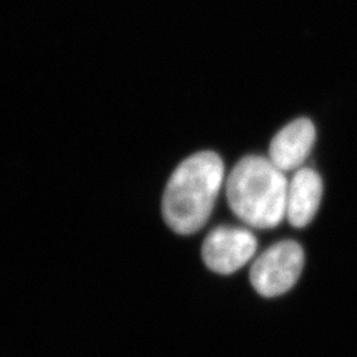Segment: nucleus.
I'll return each instance as SVG.
<instances>
[{"instance_id":"obj_2","label":"nucleus","mask_w":357,"mask_h":357,"mask_svg":"<svg viewBox=\"0 0 357 357\" xmlns=\"http://www.w3.org/2000/svg\"><path fill=\"white\" fill-rule=\"evenodd\" d=\"M289 180L268 158L245 156L230 171L225 191L231 212L255 229H273L286 217Z\"/></svg>"},{"instance_id":"obj_6","label":"nucleus","mask_w":357,"mask_h":357,"mask_svg":"<svg viewBox=\"0 0 357 357\" xmlns=\"http://www.w3.org/2000/svg\"><path fill=\"white\" fill-rule=\"evenodd\" d=\"M323 196V180L311 168H299L289 181L286 218L294 228H305L317 215Z\"/></svg>"},{"instance_id":"obj_5","label":"nucleus","mask_w":357,"mask_h":357,"mask_svg":"<svg viewBox=\"0 0 357 357\" xmlns=\"http://www.w3.org/2000/svg\"><path fill=\"white\" fill-rule=\"evenodd\" d=\"M315 139L314 123L308 118H298L280 130L270 142L268 159L282 172L299 169L312 151Z\"/></svg>"},{"instance_id":"obj_4","label":"nucleus","mask_w":357,"mask_h":357,"mask_svg":"<svg viewBox=\"0 0 357 357\" xmlns=\"http://www.w3.org/2000/svg\"><path fill=\"white\" fill-rule=\"evenodd\" d=\"M258 241L250 230L237 227H217L205 237L202 257L213 273L229 275L243 268L253 257Z\"/></svg>"},{"instance_id":"obj_1","label":"nucleus","mask_w":357,"mask_h":357,"mask_svg":"<svg viewBox=\"0 0 357 357\" xmlns=\"http://www.w3.org/2000/svg\"><path fill=\"white\" fill-rule=\"evenodd\" d=\"M222 159L213 151L193 153L183 160L167 183L162 215L178 234H193L204 228L213 212L224 181Z\"/></svg>"},{"instance_id":"obj_3","label":"nucleus","mask_w":357,"mask_h":357,"mask_svg":"<svg viewBox=\"0 0 357 357\" xmlns=\"http://www.w3.org/2000/svg\"><path fill=\"white\" fill-rule=\"evenodd\" d=\"M305 265L302 246L291 240L274 243L255 258L250 282L255 291L274 298L287 293L298 282Z\"/></svg>"}]
</instances>
